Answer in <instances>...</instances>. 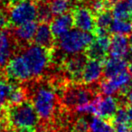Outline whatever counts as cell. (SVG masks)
<instances>
[{
    "mask_svg": "<svg viewBox=\"0 0 132 132\" xmlns=\"http://www.w3.org/2000/svg\"><path fill=\"white\" fill-rule=\"evenodd\" d=\"M127 111H128V115L129 118V120L132 123V107L131 106H128L127 107Z\"/></svg>",
    "mask_w": 132,
    "mask_h": 132,
    "instance_id": "cell-33",
    "label": "cell"
},
{
    "mask_svg": "<svg viewBox=\"0 0 132 132\" xmlns=\"http://www.w3.org/2000/svg\"><path fill=\"white\" fill-rule=\"evenodd\" d=\"M33 43L49 50H53L56 47V38L53 36L47 23H40V24L37 26Z\"/></svg>",
    "mask_w": 132,
    "mask_h": 132,
    "instance_id": "cell-14",
    "label": "cell"
},
{
    "mask_svg": "<svg viewBox=\"0 0 132 132\" xmlns=\"http://www.w3.org/2000/svg\"><path fill=\"white\" fill-rule=\"evenodd\" d=\"M67 1H71V0H67Z\"/></svg>",
    "mask_w": 132,
    "mask_h": 132,
    "instance_id": "cell-39",
    "label": "cell"
},
{
    "mask_svg": "<svg viewBox=\"0 0 132 132\" xmlns=\"http://www.w3.org/2000/svg\"><path fill=\"white\" fill-rule=\"evenodd\" d=\"M3 132H15V129H13V128H7V129L4 130Z\"/></svg>",
    "mask_w": 132,
    "mask_h": 132,
    "instance_id": "cell-36",
    "label": "cell"
},
{
    "mask_svg": "<svg viewBox=\"0 0 132 132\" xmlns=\"http://www.w3.org/2000/svg\"><path fill=\"white\" fill-rule=\"evenodd\" d=\"M103 62L100 61L88 59L84 66L81 76V82L86 85L96 83L102 76Z\"/></svg>",
    "mask_w": 132,
    "mask_h": 132,
    "instance_id": "cell-15",
    "label": "cell"
},
{
    "mask_svg": "<svg viewBox=\"0 0 132 132\" xmlns=\"http://www.w3.org/2000/svg\"><path fill=\"white\" fill-rule=\"evenodd\" d=\"M37 29V23L35 21L26 23L21 26H14L11 31L17 49L21 50L33 43V39Z\"/></svg>",
    "mask_w": 132,
    "mask_h": 132,
    "instance_id": "cell-11",
    "label": "cell"
},
{
    "mask_svg": "<svg viewBox=\"0 0 132 132\" xmlns=\"http://www.w3.org/2000/svg\"><path fill=\"white\" fill-rule=\"evenodd\" d=\"M99 94L101 93L98 90L92 89L88 85L71 81L58 97V100L61 107L71 110L78 106L90 102Z\"/></svg>",
    "mask_w": 132,
    "mask_h": 132,
    "instance_id": "cell-4",
    "label": "cell"
},
{
    "mask_svg": "<svg viewBox=\"0 0 132 132\" xmlns=\"http://www.w3.org/2000/svg\"><path fill=\"white\" fill-rule=\"evenodd\" d=\"M53 14L48 3H38L36 19L39 23H49L53 20Z\"/></svg>",
    "mask_w": 132,
    "mask_h": 132,
    "instance_id": "cell-24",
    "label": "cell"
},
{
    "mask_svg": "<svg viewBox=\"0 0 132 132\" xmlns=\"http://www.w3.org/2000/svg\"><path fill=\"white\" fill-rule=\"evenodd\" d=\"M2 1H4V0H0V3H1V2H2Z\"/></svg>",
    "mask_w": 132,
    "mask_h": 132,
    "instance_id": "cell-38",
    "label": "cell"
},
{
    "mask_svg": "<svg viewBox=\"0 0 132 132\" xmlns=\"http://www.w3.org/2000/svg\"><path fill=\"white\" fill-rule=\"evenodd\" d=\"M87 60L88 58L83 53L70 54L69 57H63L60 64V69L72 82L82 83L81 76Z\"/></svg>",
    "mask_w": 132,
    "mask_h": 132,
    "instance_id": "cell-7",
    "label": "cell"
},
{
    "mask_svg": "<svg viewBox=\"0 0 132 132\" xmlns=\"http://www.w3.org/2000/svg\"><path fill=\"white\" fill-rule=\"evenodd\" d=\"M7 8L10 26L13 27L36 19L37 4L34 0H20Z\"/></svg>",
    "mask_w": 132,
    "mask_h": 132,
    "instance_id": "cell-6",
    "label": "cell"
},
{
    "mask_svg": "<svg viewBox=\"0 0 132 132\" xmlns=\"http://www.w3.org/2000/svg\"><path fill=\"white\" fill-rule=\"evenodd\" d=\"M90 132H115L112 124L98 116L92 117L90 121Z\"/></svg>",
    "mask_w": 132,
    "mask_h": 132,
    "instance_id": "cell-21",
    "label": "cell"
},
{
    "mask_svg": "<svg viewBox=\"0 0 132 132\" xmlns=\"http://www.w3.org/2000/svg\"><path fill=\"white\" fill-rule=\"evenodd\" d=\"M72 132H90V123L83 116L76 118L72 123Z\"/></svg>",
    "mask_w": 132,
    "mask_h": 132,
    "instance_id": "cell-27",
    "label": "cell"
},
{
    "mask_svg": "<svg viewBox=\"0 0 132 132\" xmlns=\"http://www.w3.org/2000/svg\"><path fill=\"white\" fill-rule=\"evenodd\" d=\"M112 21H113V15H112V12H110V10H106V11L95 15L96 28H99V29L110 31Z\"/></svg>",
    "mask_w": 132,
    "mask_h": 132,
    "instance_id": "cell-25",
    "label": "cell"
},
{
    "mask_svg": "<svg viewBox=\"0 0 132 132\" xmlns=\"http://www.w3.org/2000/svg\"><path fill=\"white\" fill-rule=\"evenodd\" d=\"M15 132H36L35 127H22V128H15Z\"/></svg>",
    "mask_w": 132,
    "mask_h": 132,
    "instance_id": "cell-31",
    "label": "cell"
},
{
    "mask_svg": "<svg viewBox=\"0 0 132 132\" xmlns=\"http://www.w3.org/2000/svg\"><path fill=\"white\" fill-rule=\"evenodd\" d=\"M119 1V0H107V2H108V4L110 5V8L113 7V6H115V5L117 4Z\"/></svg>",
    "mask_w": 132,
    "mask_h": 132,
    "instance_id": "cell-34",
    "label": "cell"
},
{
    "mask_svg": "<svg viewBox=\"0 0 132 132\" xmlns=\"http://www.w3.org/2000/svg\"><path fill=\"white\" fill-rule=\"evenodd\" d=\"M132 78L128 70H124L119 73L110 78H104L100 83V90L105 96H112L117 94L122 87H124Z\"/></svg>",
    "mask_w": 132,
    "mask_h": 132,
    "instance_id": "cell-10",
    "label": "cell"
},
{
    "mask_svg": "<svg viewBox=\"0 0 132 132\" xmlns=\"http://www.w3.org/2000/svg\"><path fill=\"white\" fill-rule=\"evenodd\" d=\"M10 26H10L7 13L4 12L3 10H0V31L7 29Z\"/></svg>",
    "mask_w": 132,
    "mask_h": 132,
    "instance_id": "cell-29",
    "label": "cell"
},
{
    "mask_svg": "<svg viewBox=\"0 0 132 132\" xmlns=\"http://www.w3.org/2000/svg\"><path fill=\"white\" fill-rule=\"evenodd\" d=\"M119 106L118 98L112 96H99L97 102V116L110 122Z\"/></svg>",
    "mask_w": 132,
    "mask_h": 132,
    "instance_id": "cell-13",
    "label": "cell"
},
{
    "mask_svg": "<svg viewBox=\"0 0 132 132\" xmlns=\"http://www.w3.org/2000/svg\"><path fill=\"white\" fill-rule=\"evenodd\" d=\"M34 1H35L36 3H47L50 0H34Z\"/></svg>",
    "mask_w": 132,
    "mask_h": 132,
    "instance_id": "cell-35",
    "label": "cell"
},
{
    "mask_svg": "<svg viewBox=\"0 0 132 132\" xmlns=\"http://www.w3.org/2000/svg\"><path fill=\"white\" fill-rule=\"evenodd\" d=\"M26 89L27 99L32 101L39 119L42 121H50L54 117L57 106H61L55 90L49 80L37 78L34 85Z\"/></svg>",
    "mask_w": 132,
    "mask_h": 132,
    "instance_id": "cell-1",
    "label": "cell"
},
{
    "mask_svg": "<svg viewBox=\"0 0 132 132\" xmlns=\"http://www.w3.org/2000/svg\"><path fill=\"white\" fill-rule=\"evenodd\" d=\"M112 15L117 19L132 22V1L119 0L112 7Z\"/></svg>",
    "mask_w": 132,
    "mask_h": 132,
    "instance_id": "cell-19",
    "label": "cell"
},
{
    "mask_svg": "<svg viewBox=\"0 0 132 132\" xmlns=\"http://www.w3.org/2000/svg\"><path fill=\"white\" fill-rule=\"evenodd\" d=\"M0 114L6 117L11 128L35 127L40 121L35 107L29 99L20 104L6 105L0 109Z\"/></svg>",
    "mask_w": 132,
    "mask_h": 132,
    "instance_id": "cell-2",
    "label": "cell"
},
{
    "mask_svg": "<svg viewBox=\"0 0 132 132\" xmlns=\"http://www.w3.org/2000/svg\"><path fill=\"white\" fill-rule=\"evenodd\" d=\"M128 132H132V126L130 127V128H129V130H128Z\"/></svg>",
    "mask_w": 132,
    "mask_h": 132,
    "instance_id": "cell-37",
    "label": "cell"
},
{
    "mask_svg": "<svg viewBox=\"0 0 132 132\" xmlns=\"http://www.w3.org/2000/svg\"><path fill=\"white\" fill-rule=\"evenodd\" d=\"M55 49L49 50L43 46L32 44H28L21 51L24 61L27 63L32 79L43 77L44 72L52 65Z\"/></svg>",
    "mask_w": 132,
    "mask_h": 132,
    "instance_id": "cell-3",
    "label": "cell"
},
{
    "mask_svg": "<svg viewBox=\"0 0 132 132\" xmlns=\"http://www.w3.org/2000/svg\"><path fill=\"white\" fill-rule=\"evenodd\" d=\"M72 18H73V26L81 31L92 33L96 28L95 15L92 10L86 6H79L72 10Z\"/></svg>",
    "mask_w": 132,
    "mask_h": 132,
    "instance_id": "cell-12",
    "label": "cell"
},
{
    "mask_svg": "<svg viewBox=\"0 0 132 132\" xmlns=\"http://www.w3.org/2000/svg\"><path fill=\"white\" fill-rule=\"evenodd\" d=\"M26 100H27V92H26V86L18 85L17 83H13L6 105L20 104Z\"/></svg>",
    "mask_w": 132,
    "mask_h": 132,
    "instance_id": "cell-20",
    "label": "cell"
},
{
    "mask_svg": "<svg viewBox=\"0 0 132 132\" xmlns=\"http://www.w3.org/2000/svg\"><path fill=\"white\" fill-rule=\"evenodd\" d=\"M111 35H101L96 36L94 40L85 48L84 54L88 59L100 61L104 62L108 57L109 47L110 44Z\"/></svg>",
    "mask_w": 132,
    "mask_h": 132,
    "instance_id": "cell-9",
    "label": "cell"
},
{
    "mask_svg": "<svg viewBox=\"0 0 132 132\" xmlns=\"http://www.w3.org/2000/svg\"><path fill=\"white\" fill-rule=\"evenodd\" d=\"M94 38L95 36L92 33L78 28L71 29L56 39V47L67 54H75L82 53Z\"/></svg>",
    "mask_w": 132,
    "mask_h": 132,
    "instance_id": "cell-5",
    "label": "cell"
},
{
    "mask_svg": "<svg viewBox=\"0 0 132 132\" xmlns=\"http://www.w3.org/2000/svg\"><path fill=\"white\" fill-rule=\"evenodd\" d=\"M128 62L123 58L112 57L107 59L103 62V72L102 75L104 78H110L116 74L119 73L122 71L126 70L128 67Z\"/></svg>",
    "mask_w": 132,
    "mask_h": 132,
    "instance_id": "cell-18",
    "label": "cell"
},
{
    "mask_svg": "<svg viewBox=\"0 0 132 132\" xmlns=\"http://www.w3.org/2000/svg\"><path fill=\"white\" fill-rule=\"evenodd\" d=\"M89 8L96 15L98 14L106 11V10H110V6L107 2V0H92Z\"/></svg>",
    "mask_w": 132,
    "mask_h": 132,
    "instance_id": "cell-28",
    "label": "cell"
},
{
    "mask_svg": "<svg viewBox=\"0 0 132 132\" xmlns=\"http://www.w3.org/2000/svg\"><path fill=\"white\" fill-rule=\"evenodd\" d=\"M13 83L10 82L4 73L0 74V109L7 104L8 96L12 89Z\"/></svg>",
    "mask_w": 132,
    "mask_h": 132,
    "instance_id": "cell-23",
    "label": "cell"
},
{
    "mask_svg": "<svg viewBox=\"0 0 132 132\" xmlns=\"http://www.w3.org/2000/svg\"><path fill=\"white\" fill-rule=\"evenodd\" d=\"M72 26H73L72 14L69 12L60 15H56L54 18H53L50 24L51 31L56 39L72 29Z\"/></svg>",
    "mask_w": 132,
    "mask_h": 132,
    "instance_id": "cell-16",
    "label": "cell"
},
{
    "mask_svg": "<svg viewBox=\"0 0 132 132\" xmlns=\"http://www.w3.org/2000/svg\"><path fill=\"white\" fill-rule=\"evenodd\" d=\"M129 1H132V0H129Z\"/></svg>",
    "mask_w": 132,
    "mask_h": 132,
    "instance_id": "cell-40",
    "label": "cell"
},
{
    "mask_svg": "<svg viewBox=\"0 0 132 132\" xmlns=\"http://www.w3.org/2000/svg\"><path fill=\"white\" fill-rule=\"evenodd\" d=\"M129 49V43L127 35L113 34L110 36V44L109 53L110 56L123 58Z\"/></svg>",
    "mask_w": 132,
    "mask_h": 132,
    "instance_id": "cell-17",
    "label": "cell"
},
{
    "mask_svg": "<svg viewBox=\"0 0 132 132\" xmlns=\"http://www.w3.org/2000/svg\"><path fill=\"white\" fill-rule=\"evenodd\" d=\"M126 100H127V103H128V106H131L132 107V90L127 94L126 96Z\"/></svg>",
    "mask_w": 132,
    "mask_h": 132,
    "instance_id": "cell-32",
    "label": "cell"
},
{
    "mask_svg": "<svg viewBox=\"0 0 132 132\" xmlns=\"http://www.w3.org/2000/svg\"><path fill=\"white\" fill-rule=\"evenodd\" d=\"M70 6V3L67 0H51L50 2V7L54 16L69 12Z\"/></svg>",
    "mask_w": 132,
    "mask_h": 132,
    "instance_id": "cell-26",
    "label": "cell"
},
{
    "mask_svg": "<svg viewBox=\"0 0 132 132\" xmlns=\"http://www.w3.org/2000/svg\"><path fill=\"white\" fill-rule=\"evenodd\" d=\"M110 34H119V35H128L132 32V22L115 18L112 21L110 27Z\"/></svg>",
    "mask_w": 132,
    "mask_h": 132,
    "instance_id": "cell-22",
    "label": "cell"
},
{
    "mask_svg": "<svg viewBox=\"0 0 132 132\" xmlns=\"http://www.w3.org/2000/svg\"><path fill=\"white\" fill-rule=\"evenodd\" d=\"M115 132H128L132 124L128 123H112Z\"/></svg>",
    "mask_w": 132,
    "mask_h": 132,
    "instance_id": "cell-30",
    "label": "cell"
},
{
    "mask_svg": "<svg viewBox=\"0 0 132 132\" xmlns=\"http://www.w3.org/2000/svg\"><path fill=\"white\" fill-rule=\"evenodd\" d=\"M4 75L12 83L26 81L32 79L27 63L22 54H15L9 59L4 69Z\"/></svg>",
    "mask_w": 132,
    "mask_h": 132,
    "instance_id": "cell-8",
    "label": "cell"
}]
</instances>
